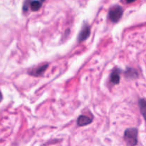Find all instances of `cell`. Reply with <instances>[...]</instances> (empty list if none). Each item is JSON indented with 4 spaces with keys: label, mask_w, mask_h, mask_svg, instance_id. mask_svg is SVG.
Listing matches in <instances>:
<instances>
[{
    "label": "cell",
    "mask_w": 146,
    "mask_h": 146,
    "mask_svg": "<svg viewBox=\"0 0 146 146\" xmlns=\"http://www.w3.org/2000/svg\"><path fill=\"white\" fill-rule=\"evenodd\" d=\"M30 1L31 0H26L24 3V5H23V10L24 11H27L29 9V6L30 5Z\"/></svg>",
    "instance_id": "30bf717a"
},
{
    "label": "cell",
    "mask_w": 146,
    "mask_h": 146,
    "mask_svg": "<svg viewBox=\"0 0 146 146\" xmlns=\"http://www.w3.org/2000/svg\"><path fill=\"white\" fill-rule=\"evenodd\" d=\"M121 70L118 68H115V70L113 71L111 73V76H110V81L113 84L117 85L120 83V80H121Z\"/></svg>",
    "instance_id": "5b68a950"
},
{
    "label": "cell",
    "mask_w": 146,
    "mask_h": 146,
    "mask_svg": "<svg viewBox=\"0 0 146 146\" xmlns=\"http://www.w3.org/2000/svg\"><path fill=\"white\" fill-rule=\"evenodd\" d=\"M90 34H91V27L87 24H84L78 36V41L79 43L83 42L89 37Z\"/></svg>",
    "instance_id": "3957f363"
},
{
    "label": "cell",
    "mask_w": 146,
    "mask_h": 146,
    "mask_svg": "<svg viewBox=\"0 0 146 146\" xmlns=\"http://www.w3.org/2000/svg\"><path fill=\"white\" fill-rule=\"evenodd\" d=\"M139 107H140V111H141V114L143 116L144 119L146 121V101L145 99H141L139 100Z\"/></svg>",
    "instance_id": "9c48e42d"
},
{
    "label": "cell",
    "mask_w": 146,
    "mask_h": 146,
    "mask_svg": "<svg viewBox=\"0 0 146 146\" xmlns=\"http://www.w3.org/2000/svg\"><path fill=\"white\" fill-rule=\"evenodd\" d=\"M125 1H126L127 3H132L133 1H135V0H125Z\"/></svg>",
    "instance_id": "8fae6325"
},
{
    "label": "cell",
    "mask_w": 146,
    "mask_h": 146,
    "mask_svg": "<svg viewBox=\"0 0 146 146\" xmlns=\"http://www.w3.org/2000/svg\"><path fill=\"white\" fill-rule=\"evenodd\" d=\"M123 14V9L122 8V7L115 5L110 9L108 12V18L113 22L117 23L121 19Z\"/></svg>",
    "instance_id": "7a4b0ae2"
},
{
    "label": "cell",
    "mask_w": 146,
    "mask_h": 146,
    "mask_svg": "<svg viewBox=\"0 0 146 146\" xmlns=\"http://www.w3.org/2000/svg\"><path fill=\"white\" fill-rule=\"evenodd\" d=\"M138 131L135 128H127L124 132V141L127 146H135L138 144Z\"/></svg>",
    "instance_id": "6da1fadb"
},
{
    "label": "cell",
    "mask_w": 146,
    "mask_h": 146,
    "mask_svg": "<svg viewBox=\"0 0 146 146\" xmlns=\"http://www.w3.org/2000/svg\"><path fill=\"white\" fill-rule=\"evenodd\" d=\"M48 64H46L44 65H41L40 66L36 67V68H33L31 69H30L29 71H28V74L29 75L33 76L35 77H39L44 74V73L45 72V71L46 70V68H48Z\"/></svg>",
    "instance_id": "277c9868"
},
{
    "label": "cell",
    "mask_w": 146,
    "mask_h": 146,
    "mask_svg": "<svg viewBox=\"0 0 146 146\" xmlns=\"http://www.w3.org/2000/svg\"><path fill=\"white\" fill-rule=\"evenodd\" d=\"M92 121L93 120L89 117L81 115L78 116V119H77V124L78 126H85V125H89L90 123H91Z\"/></svg>",
    "instance_id": "8992f818"
},
{
    "label": "cell",
    "mask_w": 146,
    "mask_h": 146,
    "mask_svg": "<svg viewBox=\"0 0 146 146\" xmlns=\"http://www.w3.org/2000/svg\"><path fill=\"white\" fill-rule=\"evenodd\" d=\"M125 76L127 78L134 79V78H137L138 77V73L135 68H128L125 72Z\"/></svg>",
    "instance_id": "ba28073f"
},
{
    "label": "cell",
    "mask_w": 146,
    "mask_h": 146,
    "mask_svg": "<svg viewBox=\"0 0 146 146\" xmlns=\"http://www.w3.org/2000/svg\"><path fill=\"white\" fill-rule=\"evenodd\" d=\"M42 2L43 1H40V0H31L29 7L31 11H37L38 10H39L42 6Z\"/></svg>",
    "instance_id": "52a82bcc"
}]
</instances>
